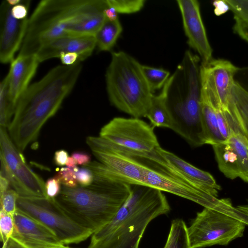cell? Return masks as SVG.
<instances>
[{"mask_svg": "<svg viewBox=\"0 0 248 248\" xmlns=\"http://www.w3.org/2000/svg\"><path fill=\"white\" fill-rule=\"evenodd\" d=\"M30 2L29 0H21L19 3L12 6L11 13L13 16L20 20L28 18Z\"/></svg>", "mask_w": 248, "mask_h": 248, "instance_id": "e575fe53", "label": "cell"}, {"mask_svg": "<svg viewBox=\"0 0 248 248\" xmlns=\"http://www.w3.org/2000/svg\"><path fill=\"white\" fill-rule=\"evenodd\" d=\"M219 170L230 179L240 178L248 183V142L232 133L225 140L212 145Z\"/></svg>", "mask_w": 248, "mask_h": 248, "instance_id": "5bb4252c", "label": "cell"}, {"mask_svg": "<svg viewBox=\"0 0 248 248\" xmlns=\"http://www.w3.org/2000/svg\"><path fill=\"white\" fill-rule=\"evenodd\" d=\"M59 58L64 65H72L78 62V55L76 53H63Z\"/></svg>", "mask_w": 248, "mask_h": 248, "instance_id": "ab89813d", "label": "cell"}, {"mask_svg": "<svg viewBox=\"0 0 248 248\" xmlns=\"http://www.w3.org/2000/svg\"><path fill=\"white\" fill-rule=\"evenodd\" d=\"M76 177L78 184L82 186H90L93 180V174L89 169L82 167L76 172Z\"/></svg>", "mask_w": 248, "mask_h": 248, "instance_id": "d590c367", "label": "cell"}, {"mask_svg": "<svg viewBox=\"0 0 248 248\" xmlns=\"http://www.w3.org/2000/svg\"><path fill=\"white\" fill-rule=\"evenodd\" d=\"M86 142L99 162L118 179L129 185H144L145 153L125 150L100 136H89Z\"/></svg>", "mask_w": 248, "mask_h": 248, "instance_id": "30bf717a", "label": "cell"}, {"mask_svg": "<svg viewBox=\"0 0 248 248\" xmlns=\"http://www.w3.org/2000/svg\"><path fill=\"white\" fill-rule=\"evenodd\" d=\"M69 156L68 152L63 149L57 150L54 153V162L58 166H63L66 164Z\"/></svg>", "mask_w": 248, "mask_h": 248, "instance_id": "60d3db41", "label": "cell"}, {"mask_svg": "<svg viewBox=\"0 0 248 248\" xmlns=\"http://www.w3.org/2000/svg\"><path fill=\"white\" fill-rule=\"evenodd\" d=\"M10 182L8 180L0 175V196L3 195L9 189Z\"/></svg>", "mask_w": 248, "mask_h": 248, "instance_id": "b9f144b4", "label": "cell"}, {"mask_svg": "<svg viewBox=\"0 0 248 248\" xmlns=\"http://www.w3.org/2000/svg\"><path fill=\"white\" fill-rule=\"evenodd\" d=\"M212 5L215 7L214 14L217 16H220L227 13L230 7L225 0H216L212 1Z\"/></svg>", "mask_w": 248, "mask_h": 248, "instance_id": "f35d334b", "label": "cell"}, {"mask_svg": "<svg viewBox=\"0 0 248 248\" xmlns=\"http://www.w3.org/2000/svg\"><path fill=\"white\" fill-rule=\"evenodd\" d=\"M109 7L118 13L131 14L137 12L143 7L144 0H106Z\"/></svg>", "mask_w": 248, "mask_h": 248, "instance_id": "83f0119b", "label": "cell"}, {"mask_svg": "<svg viewBox=\"0 0 248 248\" xmlns=\"http://www.w3.org/2000/svg\"><path fill=\"white\" fill-rule=\"evenodd\" d=\"M78 169V167L75 168L62 167L58 170L55 175L62 186L71 188L75 187L78 186L76 177V172Z\"/></svg>", "mask_w": 248, "mask_h": 248, "instance_id": "4dcf8cb0", "label": "cell"}, {"mask_svg": "<svg viewBox=\"0 0 248 248\" xmlns=\"http://www.w3.org/2000/svg\"><path fill=\"white\" fill-rule=\"evenodd\" d=\"M145 117L149 120L151 125L154 127H165L171 129V118L162 91L158 95L153 94L151 106Z\"/></svg>", "mask_w": 248, "mask_h": 248, "instance_id": "7402d4cb", "label": "cell"}, {"mask_svg": "<svg viewBox=\"0 0 248 248\" xmlns=\"http://www.w3.org/2000/svg\"><path fill=\"white\" fill-rule=\"evenodd\" d=\"M96 46L93 35L70 37L64 53L73 52L78 55V62H81L92 54Z\"/></svg>", "mask_w": 248, "mask_h": 248, "instance_id": "cb8c5ba5", "label": "cell"}, {"mask_svg": "<svg viewBox=\"0 0 248 248\" xmlns=\"http://www.w3.org/2000/svg\"><path fill=\"white\" fill-rule=\"evenodd\" d=\"M234 80L248 91V67L239 68L235 75Z\"/></svg>", "mask_w": 248, "mask_h": 248, "instance_id": "8d00e7d4", "label": "cell"}, {"mask_svg": "<svg viewBox=\"0 0 248 248\" xmlns=\"http://www.w3.org/2000/svg\"><path fill=\"white\" fill-rule=\"evenodd\" d=\"M154 129L140 118L115 117L101 128L99 136L125 150L148 153L160 146Z\"/></svg>", "mask_w": 248, "mask_h": 248, "instance_id": "7c38bea8", "label": "cell"}, {"mask_svg": "<svg viewBox=\"0 0 248 248\" xmlns=\"http://www.w3.org/2000/svg\"><path fill=\"white\" fill-rule=\"evenodd\" d=\"M117 14L118 13L113 8L109 6L104 11L106 18L110 20H114L118 18Z\"/></svg>", "mask_w": 248, "mask_h": 248, "instance_id": "7bdbcfd3", "label": "cell"}, {"mask_svg": "<svg viewBox=\"0 0 248 248\" xmlns=\"http://www.w3.org/2000/svg\"><path fill=\"white\" fill-rule=\"evenodd\" d=\"M3 248H25L13 238H11L7 245Z\"/></svg>", "mask_w": 248, "mask_h": 248, "instance_id": "ee69618b", "label": "cell"}, {"mask_svg": "<svg viewBox=\"0 0 248 248\" xmlns=\"http://www.w3.org/2000/svg\"><path fill=\"white\" fill-rule=\"evenodd\" d=\"M157 150L188 179L217 198L221 187L209 172L194 166L174 154L162 148L160 146Z\"/></svg>", "mask_w": 248, "mask_h": 248, "instance_id": "d6986e66", "label": "cell"}, {"mask_svg": "<svg viewBox=\"0 0 248 248\" xmlns=\"http://www.w3.org/2000/svg\"><path fill=\"white\" fill-rule=\"evenodd\" d=\"M7 2L12 6H14L19 3L21 0H6Z\"/></svg>", "mask_w": 248, "mask_h": 248, "instance_id": "c3c4849f", "label": "cell"}, {"mask_svg": "<svg viewBox=\"0 0 248 248\" xmlns=\"http://www.w3.org/2000/svg\"><path fill=\"white\" fill-rule=\"evenodd\" d=\"M144 186L169 192L215 210L248 224V217L234 207L229 198L219 199L197 186L178 170L157 150L144 156Z\"/></svg>", "mask_w": 248, "mask_h": 248, "instance_id": "52a82bcc", "label": "cell"}, {"mask_svg": "<svg viewBox=\"0 0 248 248\" xmlns=\"http://www.w3.org/2000/svg\"><path fill=\"white\" fill-rule=\"evenodd\" d=\"M201 108L206 144L213 145L224 141L218 128L215 108L206 92L202 88Z\"/></svg>", "mask_w": 248, "mask_h": 248, "instance_id": "44dd1931", "label": "cell"}, {"mask_svg": "<svg viewBox=\"0 0 248 248\" xmlns=\"http://www.w3.org/2000/svg\"><path fill=\"white\" fill-rule=\"evenodd\" d=\"M226 116L232 133L241 135L248 142V91L235 80Z\"/></svg>", "mask_w": 248, "mask_h": 248, "instance_id": "ffe728a7", "label": "cell"}, {"mask_svg": "<svg viewBox=\"0 0 248 248\" xmlns=\"http://www.w3.org/2000/svg\"><path fill=\"white\" fill-rule=\"evenodd\" d=\"M239 69L230 61L222 59H213L200 65L201 87L215 107L220 108L225 113L228 110L234 78Z\"/></svg>", "mask_w": 248, "mask_h": 248, "instance_id": "4fadbf2b", "label": "cell"}, {"mask_svg": "<svg viewBox=\"0 0 248 248\" xmlns=\"http://www.w3.org/2000/svg\"><path fill=\"white\" fill-rule=\"evenodd\" d=\"M123 31L117 18L114 20L106 19L94 35L96 46L100 51H109L113 47Z\"/></svg>", "mask_w": 248, "mask_h": 248, "instance_id": "603a6c76", "label": "cell"}, {"mask_svg": "<svg viewBox=\"0 0 248 248\" xmlns=\"http://www.w3.org/2000/svg\"><path fill=\"white\" fill-rule=\"evenodd\" d=\"M237 209L248 216V200L247 204L244 205H238Z\"/></svg>", "mask_w": 248, "mask_h": 248, "instance_id": "bcb514c9", "label": "cell"}, {"mask_svg": "<svg viewBox=\"0 0 248 248\" xmlns=\"http://www.w3.org/2000/svg\"><path fill=\"white\" fill-rule=\"evenodd\" d=\"M234 23L233 32L241 38L248 43V18L233 14Z\"/></svg>", "mask_w": 248, "mask_h": 248, "instance_id": "1f68e13d", "label": "cell"}, {"mask_svg": "<svg viewBox=\"0 0 248 248\" xmlns=\"http://www.w3.org/2000/svg\"><path fill=\"white\" fill-rule=\"evenodd\" d=\"M106 81L112 105L134 118L146 117L153 93L135 59L123 51L112 52Z\"/></svg>", "mask_w": 248, "mask_h": 248, "instance_id": "8992f818", "label": "cell"}, {"mask_svg": "<svg viewBox=\"0 0 248 248\" xmlns=\"http://www.w3.org/2000/svg\"><path fill=\"white\" fill-rule=\"evenodd\" d=\"M0 175L6 178L19 196L46 197L45 183L26 163L6 128H0Z\"/></svg>", "mask_w": 248, "mask_h": 248, "instance_id": "8fae6325", "label": "cell"}, {"mask_svg": "<svg viewBox=\"0 0 248 248\" xmlns=\"http://www.w3.org/2000/svg\"><path fill=\"white\" fill-rule=\"evenodd\" d=\"M200 59L186 50L162 91L172 120L171 130L191 146L206 144L201 108Z\"/></svg>", "mask_w": 248, "mask_h": 248, "instance_id": "5b68a950", "label": "cell"}, {"mask_svg": "<svg viewBox=\"0 0 248 248\" xmlns=\"http://www.w3.org/2000/svg\"><path fill=\"white\" fill-rule=\"evenodd\" d=\"M85 167L93 173L92 184L73 188L62 186L55 200L73 220L93 233L113 218L128 198L131 186L99 161Z\"/></svg>", "mask_w": 248, "mask_h": 248, "instance_id": "3957f363", "label": "cell"}, {"mask_svg": "<svg viewBox=\"0 0 248 248\" xmlns=\"http://www.w3.org/2000/svg\"><path fill=\"white\" fill-rule=\"evenodd\" d=\"M82 69L81 62L58 65L30 85L18 100L8 126L9 135L22 152L35 141L46 121L53 117L72 90Z\"/></svg>", "mask_w": 248, "mask_h": 248, "instance_id": "7a4b0ae2", "label": "cell"}, {"mask_svg": "<svg viewBox=\"0 0 248 248\" xmlns=\"http://www.w3.org/2000/svg\"><path fill=\"white\" fill-rule=\"evenodd\" d=\"M246 226L243 222L226 214L204 208L187 227L190 248L227 245L243 235Z\"/></svg>", "mask_w": 248, "mask_h": 248, "instance_id": "9c48e42d", "label": "cell"}, {"mask_svg": "<svg viewBox=\"0 0 248 248\" xmlns=\"http://www.w3.org/2000/svg\"><path fill=\"white\" fill-rule=\"evenodd\" d=\"M15 110L9 94L7 78L0 84V127H8Z\"/></svg>", "mask_w": 248, "mask_h": 248, "instance_id": "484cf974", "label": "cell"}, {"mask_svg": "<svg viewBox=\"0 0 248 248\" xmlns=\"http://www.w3.org/2000/svg\"><path fill=\"white\" fill-rule=\"evenodd\" d=\"M77 163L72 156H69L66 165L67 167L75 168L77 166Z\"/></svg>", "mask_w": 248, "mask_h": 248, "instance_id": "f6af8a7d", "label": "cell"}, {"mask_svg": "<svg viewBox=\"0 0 248 248\" xmlns=\"http://www.w3.org/2000/svg\"><path fill=\"white\" fill-rule=\"evenodd\" d=\"M39 62L35 55L17 56L11 62L6 77L9 96L15 108L18 100L30 86Z\"/></svg>", "mask_w": 248, "mask_h": 248, "instance_id": "ac0fdd59", "label": "cell"}, {"mask_svg": "<svg viewBox=\"0 0 248 248\" xmlns=\"http://www.w3.org/2000/svg\"><path fill=\"white\" fill-rule=\"evenodd\" d=\"M61 184L60 180L56 175L48 178L45 184L46 198L55 199L61 191Z\"/></svg>", "mask_w": 248, "mask_h": 248, "instance_id": "d6a6232c", "label": "cell"}, {"mask_svg": "<svg viewBox=\"0 0 248 248\" xmlns=\"http://www.w3.org/2000/svg\"><path fill=\"white\" fill-rule=\"evenodd\" d=\"M163 248H191L187 226L183 219H176L172 221Z\"/></svg>", "mask_w": 248, "mask_h": 248, "instance_id": "d4e9b609", "label": "cell"}, {"mask_svg": "<svg viewBox=\"0 0 248 248\" xmlns=\"http://www.w3.org/2000/svg\"><path fill=\"white\" fill-rule=\"evenodd\" d=\"M15 224L14 216L0 211V240L2 243V248H4L12 237L15 232Z\"/></svg>", "mask_w": 248, "mask_h": 248, "instance_id": "f1b7e54d", "label": "cell"}, {"mask_svg": "<svg viewBox=\"0 0 248 248\" xmlns=\"http://www.w3.org/2000/svg\"><path fill=\"white\" fill-rule=\"evenodd\" d=\"M130 186L128 198L113 218L92 235L87 248H139L150 222L170 211L162 191L144 185Z\"/></svg>", "mask_w": 248, "mask_h": 248, "instance_id": "277c9868", "label": "cell"}, {"mask_svg": "<svg viewBox=\"0 0 248 248\" xmlns=\"http://www.w3.org/2000/svg\"><path fill=\"white\" fill-rule=\"evenodd\" d=\"M24 247L25 248H71L68 247H66L65 245H63L62 246H39V247Z\"/></svg>", "mask_w": 248, "mask_h": 248, "instance_id": "7dc6e473", "label": "cell"}, {"mask_svg": "<svg viewBox=\"0 0 248 248\" xmlns=\"http://www.w3.org/2000/svg\"><path fill=\"white\" fill-rule=\"evenodd\" d=\"M12 6L6 0L0 6V61L11 62L16 52L20 48L25 36L29 18L17 19L11 13Z\"/></svg>", "mask_w": 248, "mask_h": 248, "instance_id": "2e32d148", "label": "cell"}, {"mask_svg": "<svg viewBox=\"0 0 248 248\" xmlns=\"http://www.w3.org/2000/svg\"><path fill=\"white\" fill-rule=\"evenodd\" d=\"M183 27L188 45L200 55L202 63L206 64L213 58V49L209 42L197 0H178Z\"/></svg>", "mask_w": 248, "mask_h": 248, "instance_id": "9a60e30c", "label": "cell"}, {"mask_svg": "<svg viewBox=\"0 0 248 248\" xmlns=\"http://www.w3.org/2000/svg\"><path fill=\"white\" fill-rule=\"evenodd\" d=\"M19 196L15 190L9 188L0 196V210L14 216L17 210V201Z\"/></svg>", "mask_w": 248, "mask_h": 248, "instance_id": "f546056e", "label": "cell"}, {"mask_svg": "<svg viewBox=\"0 0 248 248\" xmlns=\"http://www.w3.org/2000/svg\"><path fill=\"white\" fill-rule=\"evenodd\" d=\"M12 237L24 247L62 246L54 232L37 220L17 209Z\"/></svg>", "mask_w": 248, "mask_h": 248, "instance_id": "e0dca14e", "label": "cell"}, {"mask_svg": "<svg viewBox=\"0 0 248 248\" xmlns=\"http://www.w3.org/2000/svg\"><path fill=\"white\" fill-rule=\"evenodd\" d=\"M106 0H43L29 18L17 56L35 55L44 45L62 37L95 35L104 22Z\"/></svg>", "mask_w": 248, "mask_h": 248, "instance_id": "6da1fadb", "label": "cell"}, {"mask_svg": "<svg viewBox=\"0 0 248 248\" xmlns=\"http://www.w3.org/2000/svg\"><path fill=\"white\" fill-rule=\"evenodd\" d=\"M141 69L151 92L163 88L169 79L170 72L162 68L141 65Z\"/></svg>", "mask_w": 248, "mask_h": 248, "instance_id": "4316f807", "label": "cell"}, {"mask_svg": "<svg viewBox=\"0 0 248 248\" xmlns=\"http://www.w3.org/2000/svg\"><path fill=\"white\" fill-rule=\"evenodd\" d=\"M17 209L48 228L64 245L78 244L93 234L91 231L81 226L67 215L55 199L19 196Z\"/></svg>", "mask_w": 248, "mask_h": 248, "instance_id": "ba28073f", "label": "cell"}, {"mask_svg": "<svg viewBox=\"0 0 248 248\" xmlns=\"http://www.w3.org/2000/svg\"><path fill=\"white\" fill-rule=\"evenodd\" d=\"M76 161L77 164L84 166L91 162V156L87 153L82 151L74 152L71 155Z\"/></svg>", "mask_w": 248, "mask_h": 248, "instance_id": "74e56055", "label": "cell"}, {"mask_svg": "<svg viewBox=\"0 0 248 248\" xmlns=\"http://www.w3.org/2000/svg\"><path fill=\"white\" fill-rule=\"evenodd\" d=\"M233 14L248 18V0H225Z\"/></svg>", "mask_w": 248, "mask_h": 248, "instance_id": "836d02e7", "label": "cell"}]
</instances>
